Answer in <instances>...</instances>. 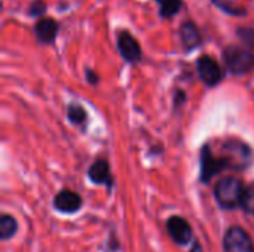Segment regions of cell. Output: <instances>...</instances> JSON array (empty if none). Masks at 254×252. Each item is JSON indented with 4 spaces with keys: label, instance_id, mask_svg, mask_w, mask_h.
<instances>
[{
    "label": "cell",
    "instance_id": "10",
    "mask_svg": "<svg viewBox=\"0 0 254 252\" xmlns=\"http://www.w3.org/2000/svg\"><path fill=\"white\" fill-rule=\"evenodd\" d=\"M88 177L94 184H103V186H107L109 189L113 184V177H112V172H110L109 162L104 160V159L95 160L91 165V168L88 171Z\"/></svg>",
    "mask_w": 254,
    "mask_h": 252
},
{
    "label": "cell",
    "instance_id": "2",
    "mask_svg": "<svg viewBox=\"0 0 254 252\" xmlns=\"http://www.w3.org/2000/svg\"><path fill=\"white\" fill-rule=\"evenodd\" d=\"M223 59L232 74H247L254 71V53L250 49L229 46L223 52Z\"/></svg>",
    "mask_w": 254,
    "mask_h": 252
},
{
    "label": "cell",
    "instance_id": "1",
    "mask_svg": "<svg viewBox=\"0 0 254 252\" xmlns=\"http://www.w3.org/2000/svg\"><path fill=\"white\" fill-rule=\"evenodd\" d=\"M244 190H246V187L241 180H238L235 177H225L216 183L214 198L220 208L235 209V208L241 206Z\"/></svg>",
    "mask_w": 254,
    "mask_h": 252
},
{
    "label": "cell",
    "instance_id": "15",
    "mask_svg": "<svg viewBox=\"0 0 254 252\" xmlns=\"http://www.w3.org/2000/svg\"><path fill=\"white\" fill-rule=\"evenodd\" d=\"M67 117L74 125H83L86 122V111L79 104H70L67 108Z\"/></svg>",
    "mask_w": 254,
    "mask_h": 252
},
{
    "label": "cell",
    "instance_id": "18",
    "mask_svg": "<svg viewBox=\"0 0 254 252\" xmlns=\"http://www.w3.org/2000/svg\"><path fill=\"white\" fill-rule=\"evenodd\" d=\"M45 12H46V4L42 0H34L30 4V9H28V13L30 15H33V16H42Z\"/></svg>",
    "mask_w": 254,
    "mask_h": 252
},
{
    "label": "cell",
    "instance_id": "4",
    "mask_svg": "<svg viewBox=\"0 0 254 252\" xmlns=\"http://www.w3.org/2000/svg\"><path fill=\"white\" fill-rule=\"evenodd\" d=\"M229 163L226 157H214L210 147L204 146L201 150V181L210 183L213 177L220 174L223 169H228Z\"/></svg>",
    "mask_w": 254,
    "mask_h": 252
},
{
    "label": "cell",
    "instance_id": "11",
    "mask_svg": "<svg viewBox=\"0 0 254 252\" xmlns=\"http://www.w3.org/2000/svg\"><path fill=\"white\" fill-rule=\"evenodd\" d=\"M34 33L40 43H52L58 34V24L52 18H42L36 22Z\"/></svg>",
    "mask_w": 254,
    "mask_h": 252
},
{
    "label": "cell",
    "instance_id": "20",
    "mask_svg": "<svg viewBox=\"0 0 254 252\" xmlns=\"http://www.w3.org/2000/svg\"><path fill=\"white\" fill-rule=\"evenodd\" d=\"M185 100H186V94H185L183 91H177V92H176V98H174V105H177V102H179V105H180Z\"/></svg>",
    "mask_w": 254,
    "mask_h": 252
},
{
    "label": "cell",
    "instance_id": "7",
    "mask_svg": "<svg viewBox=\"0 0 254 252\" xmlns=\"http://www.w3.org/2000/svg\"><path fill=\"white\" fill-rule=\"evenodd\" d=\"M196 70H198L201 80L207 86H216L223 79V71H222L219 62L208 55H202L198 58Z\"/></svg>",
    "mask_w": 254,
    "mask_h": 252
},
{
    "label": "cell",
    "instance_id": "12",
    "mask_svg": "<svg viewBox=\"0 0 254 252\" xmlns=\"http://www.w3.org/2000/svg\"><path fill=\"white\" fill-rule=\"evenodd\" d=\"M180 37H182V43H183L186 50H193L202 42L201 33H199L198 27L193 22H189V21L182 24V27H180Z\"/></svg>",
    "mask_w": 254,
    "mask_h": 252
},
{
    "label": "cell",
    "instance_id": "13",
    "mask_svg": "<svg viewBox=\"0 0 254 252\" xmlns=\"http://www.w3.org/2000/svg\"><path fill=\"white\" fill-rule=\"evenodd\" d=\"M16 232H18L16 220L9 214H3L0 217V239L1 241H9V239H12L15 236Z\"/></svg>",
    "mask_w": 254,
    "mask_h": 252
},
{
    "label": "cell",
    "instance_id": "17",
    "mask_svg": "<svg viewBox=\"0 0 254 252\" xmlns=\"http://www.w3.org/2000/svg\"><path fill=\"white\" fill-rule=\"evenodd\" d=\"M237 36L240 37V40L247 45L249 48L254 49V28H246V27H241L237 30Z\"/></svg>",
    "mask_w": 254,
    "mask_h": 252
},
{
    "label": "cell",
    "instance_id": "19",
    "mask_svg": "<svg viewBox=\"0 0 254 252\" xmlns=\"http://www.w3.org/2000/svg\"><path fill=\"white\" fill-rule=\"evenodd\" d=\"M85 76H86V80H88L91 85H97V83H98V76H97V73H95V71H92V70L86 68Z\"/></svg>",
    "mask_w": 254,
    "mask_h": 252
},
{
    "label": "cell",
    "instance_id": "14",
    "mask_svg": "<svg viewBox=\"0 0 254 252\" xmlns=\"http://www.w3.org/2000/svg\"><path fill=\"white\" fill-rule=\"evenodd\" d=\"M162 18H171L182 9V0H156Z\"/></svg>",
    "mask_w": 254,
    "mask_h": 252
},
{
    "label": "cell",
    "instance_id": "21",
    "mask_svg": "<svg viewBox=\"0 0 254 252\" xmlns=\"http://www.w3.org/2000/svg\"><path fill=\"white\" fill-rule=\"evenodd\" d=\"M190 252H204V251H202L201 245H199L198 242H195V244H193V247H192V250H190Z\"/></svg>",
    "mask_w": 254,
    "mask_h": 252
},
{
    "label": "cell",
    "instance_id": "6",
    "mask_svg": "<svg viewBox=\"0 0 254 252\" xmlns=\"http://www.w3.org/2000/svg\"><path fill=\"white\" fill-rule=\"evenodd\" d=\"M165 227H167L168 236L173 239V242L180 247H188L193 239L192 227L183 217H179V215L170 217L167 220Z\"/></svg>",
    "mask_w": 254,
    "mask_h": 252
},
{
    "label": "cell",
    "instance_id": "16",
    "mask_svg": "<svg viewBox=\"0 0 254 252\" xmlns=\"http://www.w3.org/2000/svg\"><path fill=\"white\" fill-rule=\"evenodd\" d=\"M241 208L244 209V212L254 215V183L246 187L241 201Z\"/></svg>",
    "mask_w": 254,
    "mask_h": 252
},
{
    "label": "cell",
    "instance_id": "8",
    "mask_svg": "<svg viewBox=\"0 0 254 252\" xmlns=\"http://www.w3.org/2000/svg\"><path fill=\"white\" fill-rule=\"evenodd\" d=\"M118 49L122 58L128 62H137L141 59V49L135 37L128 31H121L118 34Z\"/></svg>",
    "mask_w": 254,
    "mask_h": 252
},
{
    "label": "cell",
    "instance_id": "5",
    "mask_svg": "<svg viewBox=\"0 0 254 252\" xmlns=\"http://www.w3.org/2000/svg\"><path fill=\"white\" fill-rule=\"evenodd\" d=\"M228 151L226 160L231 169H246L252 163V149L240 141H229L225 144Z\"/></svg>",
    "mask_w": 254,
    "mask_h": 252
},
{
    "label": "cell",
    "instance_id": "9",
    "mask_svg": "<svg viewBox=\"0 0 254 252\" xmlns=\"http://www.w3.org/2000/svg\"><path fill=\"white\" fill-rule=\"evenodd\" d=\"M82 206V198L71 190H61L54 198V208L63 214H74Z\"/></svg>",
    "mask_w": 254,
    "mask_h": 252
},
{
    "label": "cell",
    "instance_id": "3",
    "mask_svg": "<svg viewBox=\"0 0 254 252\" xmlns=\"http://www.w3.org/2000/svg\"><path fill=\"white\" fill-rule=\"evenodd\" d=\"M223 251L225 252H254L252 236L240 226H232L226 230L223 236Z\"/></svg>",
    "mask_w": 254,
    "mask_h": 252
}]
</instances>
